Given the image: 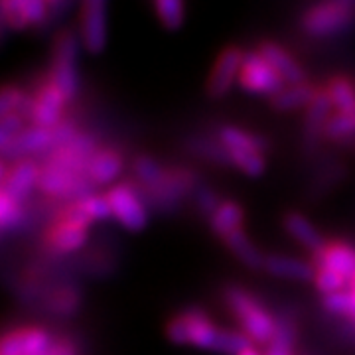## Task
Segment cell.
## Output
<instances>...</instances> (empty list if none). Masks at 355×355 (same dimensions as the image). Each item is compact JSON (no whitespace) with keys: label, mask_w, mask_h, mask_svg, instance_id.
Wrapping results in <instances>:
<instances>
[{"label":"cell","mask_w":355,"mask_h":355,"mask_svg":"<svg viewBox=\"0 0 355 355\" xmlns=\"http://www.w3.org/2000/svg\"><path fill=\"white\" fill-rule=\"evenodd\" d=\"M225 302L231 308V312L235 314V318L241 322L243 331L253 342L270 343L275 330H277V322L268 316V312L249 292L237 288V286H229L225 291Z\"/></svg>","instance_id":"cell-1"},{"label":"cell","mask_w":355,"mask_h":355,"mask_svg":"<svg viewBox=\"0 0 355 355\" xmlns=\"http://www.w3.org/2000/svg\"><path fill=\"white\" fill-rule=\"evenodd\" d=\"M322 304H324V308H326L328 312H331V314L349 316V288L343 292H336V294L324 296Z\"/></svg>","instance_id":"cell-41"},{"label":"cell","mask_w":355,"mask_h":355,"mask_svg":"<svg viewBox=\"0 0 355 355\" xmlns=\"http://www.w3.org/2000/svg\"><path fill=\"white\" fill-rule=\"evenodd\" d=\"M38 188L51 198H64L77 202L91 196L93 182L89 180V176H79L60 166L44 164L40 168Z\"/></svg>","instance_id":"cell-4"},{"label":"cell","mask_w":355,"mask_h":355,"mask_svg":"<svg viewBox=\"0 0 355 355\" xmlns=\"http://www.w3.org/2000/svg\"><path fill=\"white\" fill-rule=\"evenodd\" d=\"M219 142L227 148L229 153L235 150H253L263 153L268 148V140L261 135H251L237 127H223L219 130Z\"/></svg>","instance_id":"cell-22"},{"label":"cell","mask_w":355,"mask_h":355,"mask_svg":"<svg viewBox=\"0 0 355 355\" xmlns=\"http://www.w3.org/2000/svg\"><path fill=\"white\" fill-rule=\"evenodd\" d=\"M243 53L237 46H227L217 55L216 65L207 79V93L211 97H223L233 87L237 73H241Z\"/></svg>","instance_id":"cell-10"},{"label":"cell","mask_w":355,"mask_h":355,"mask_svg":"<svg viewBox=\"0 0 355 355\" xmlns=\"http://www.w3.org/2000/svg\"><path fill=\"white\" fill-rule=\"evenodd\" d=\"M193 186V178L188 170H166L164 178L154 186L146 188V200L154 207H168L182 200Z\"/></svg>","instance_id":"cell-11"},{"label":"cell","mask_w":355,"mask_h":355,"mask_svg":"<svg viewBox=\"0 0 355 355\" xmlns=\"http://www.w3.org/2000/svg\"><path fill=\"white\" fill-rule=\"evenodd\" d=\"M294 354V328L286 320L277 322V330L275 336L268 343V352L266 355H292Z\"/></svg>","instance_id":"cell-28"},{"label":"cell","mask_w":355,"mask_h":355,"mask_svg":"<svg viewBox=\"0 0 355 355\" xmlns=\"http://www.w3.org/2000/svg\"><path fill=\"white\" fill-rule=\"evenodd\" d=\"M314 97H316V89L308 83H300V85L284 87L275 97H270V103L277 111H292V109L308 107Z\"/></svg>","instance_id":"cell-24"},{"label":"cell","mask_w":355,"mask_h":355,"mask_svg":"<svg viewBox=\"0 0 355 355\" xmlns=\"http://www.w3.org/2000/svg\"><path fill=\"white\" fill-rule=\"evenodd\" d=\"M50 355H77V349L73 342H69L65 338H60V340H53Z\"/></svg>","instance_id":"cell-46"},{"label":"cell","mask_w":355,"mask_h":355,"mask_svg":"<svg viewBox=\"0 0 355 355\" xmlns=\"http://www.w3.org/2000/svg\"><path fill=\"white\" fill-rule=\"evenodd\" d=\"M24 93L14 85H6V87L0 91V116H6V114L16 113L20 103L24 101Z\"/></svg>","instance_id":"cell-39"},{"label":"cell","mask_w":355,"mask_h":355,"mask_svg":"<svg viewBox=\"0 0 355 355\" xmlns=\"http://www.w3.org/2000/svg\"><path fill=\"white\" fill-rule=\"evenodd\" d=\"M331 109H334V103H331L330 93L326 89L316 91V97L312 99L306 111L304 140L308 146H312L318 140V135L324 132V127L331 116Z\"/></svg>","instance_id":"cell-16"},{"label":"cell","mask_w":355,"mask_h":355,"mask_svg":"<svg viewBox=\"0 0 355 355\" xmlns=\"http://www.w3.org/2000/svg\"><path fill=\"white\" fill-rule=\"evenodd\" d=\"M355 2L352 0H331L310 6L302 16V28L314 36H330L342 32L354 22Z\"/></svg>","instance_id":"cell-2"},{"label":"cell","mask_w":355,"mask_h":355,"mask_svg":"<svg viewBox=\"0 0 355 355\" xmlns=\"http://www.w3.org/2000/svg\"><path fill=\"white\" fill-rule=\"evenodd\" d=\"M284 227L288 229V233L296 241L302 243L306 249H310L314 254L324 251V247H326L324 237L302 214H288L284 217Z\"/></svg>","instance_id":"cell-20"},{"label":"cell","mask_w":355,"mask_h":355,"mask_svg":"<svg viewBox=\"0 0 355 355\" xmlns=\"http://www.w3.org/2000/svg\"><path fill=\"white\" fill-rule=\"evenodd\" d=\"M259 53L265 58L266 64L270 65L286 83H291V85L306 83L304 69L300 67V64H296V60L284 48H280L279 44H275V42H261Z\"/></svg>","instance_id":"cell-14"},{"label":"cell","mask_w":355,"mask_h":355,"mask_svg":"<svg viewBox=\"0 0 355 355\" xmlns=\"http://www.w3.org/2000/svg\"><path fill=\"white\" fill-rule=\"evenodd\" d=\"M166 336L172 343H180V345L190 343V324H188V318L184 316V312L168 322Z\"/></svg>","instance_id":"cell-38"},{"label":"cell","mask_w":355,"mask_h":355,"mask_svg":"<svg viewBox=\"0 0 355 355\" xmlns=\"http://www.w3.org/2000/svg\"><path fill=\"white\" fill-rule=\"evenodd\" d=\"M83 207L87 209V214L91 216L93 221H105V219H111L113 216V207L109 203L107 196H97V193H91L87 198L81 200Z\"/></svg>","instance_id":"cell-34"},{"label":"cell","mask_w":355,"mask_h":355,"mask_svg":"<svg viewBox=\"0 0 355 355\" xmlns=\"http://www.w3.org/2000/svg\"><path fill=\"white\" fill-rule=\"evenodd\" d=\"M81 42L89 53H99L107 42V2L85 0L81 4Z\"/></svg>","instance_id":"cell-7"},{"label":"cell","mask_w":355,"mask_h":355,"mask_svg":"<svg viewBox=\"0 0 355 355\" xmlns=\"http://www.w3.org/2000/svg\"><path fill=\"white\" fill-rule=\"evenodd\" d=\"M77 135V128L73 127V123L71 121H62L58 127L51 128V150H55V148H62L65 144H69L71 140L76 139Z\"/></svg>","instance_id":"cell-43"},{"label":"cell","mask_w":355,"mask_h":355,"mask_svg":"<svg viewBox=\"0 0 355 355\" xmlns=\"http://www.w3.org/2000/svg\"><path fill=\"white\" fill-rule=\"evenodd\" d=\"M123 170V158L113 148H99L91 156L87 176L93 184H111Z\"/></svg>","instance_id":"cell-17"},{"label":"cell","mask_w":355,"mask_h":355,"mask_svg":"<svg viewBox=\"0 0 355 355\" xmlns=\"http://www.w3.org/2000/svg\"><path fill=\"white\" fill-rule=\"evenodd\" d=\"M355 132V114L347 113H334L328 119L326 127H324V135L330 139H343Z\"/></svg>","instance_id":"cell-32"},{"label":"cell","mask_w":355,"mask_h":355,"mask_svg":"<svg viewBox=\"0 0 355 355\" xmlns=\"http://www.w3.org/2000/svg\"><path fill=\"white\" fill-rule=\"evenodd\" d=\"M51 128H42L32 125V127H26L22 132H18L14 139L8 142L0 144V153L4 162L8 160H24L28 154L34 153H50L51 150Z\"/></svg>","instance_id":"cell-8"},{"label":"cell","mask_w":355,"mask_h":355,"mask_svg":"<svg viewBox=\"0 0 355 355\" xmlns=\"http://www.w3.org/2000/svg\"><path fill=\"white\" fill-rule=\"evenodd\" d=\"M249 347H253V340L245 331L221 330L214 352H221V354L227 355H239L245 349H249Z\"/></svg>","instance_id":"cell-27"},{"label":"cell","mask_w":355,"mask_h":355,"mask_svg":"<svg viewBox=\"0 0 355 355\" xmlns=\"http://www.w3.org/2000/svg\"><path fill=\"white\" fill-rule=\"evenodd\" d=\"M22 219V207L20 203L14 202L12 198H8L6 193L0 191V227L12 229L16 227V223Z\"/></svg>","instance_id":"cell-35"},{"label":"cell","mask_w":355,"mask_h":355,"mask_svg":"<svg viewBox=\"0 0 355 355\" xmlns=\"http://www.w3.org/2000/svg\"><path fill=\"white\" fill-rule=\"evenodd\" d=\"M77 51H79V38L76 32L71 30L62 32L55 40V48H53L50 81L62 91L65 101L73 99L77 95Z\"/></svg>","instance_id":"cell-3"},{"label":"cell","mask_w":355,"mask_h":355,"mask_svg":"<svg viewBox=\"0 0 355 355\" xmlns=\"http://www.w3.org/2000/svg\"><path fill=\"white\" fill-rule=\"evenodd\" d=\"M243 209L239 203L235 202H221L217 211L209 217V227L219 237H227L233 231L241 229Z\"/></svg>","instance_id":"cell-23"},{"label":"cell","mask_w":355,"mask_h":355,"mask_svg":"<svg viewBox=\"0 0 355 355\" xmlns=\"http://www.w3.org/2000/svg\"><path fill=\"white\" fill-rule=\"evenodd\" d=\"M314 280H316L318 291L322 292L324 296L336 294V292H343L345 291V286L349 288V282L343 279L342 275L334 272L330 268H318L316 279Z\"/></svg>","instance_id":"cell-33"},{"label":"cell","mask_w":355,"mask_h":355,"mask_svg":"<svg viewBox=\"0 0 355 355\" xmlns=\"http://www.w3.org/2000/svg\"><path fill=\"white\" fill-rule=\"evenodd\" d=\"M318 268H330L342 275L347 282L355 279V249L345 243L326 245L322 253L316 254Z\"/></svg>","instance_id":"cell-15"},{"label":"cell","mask_w":355,"mask_h":355,"mask_svg":"<svg viewBox=\"0 0 355 355\" xmlns=\"http://www.w3.org/2000/svg\"><path fill=\"white\" fill-rule=\"evenodd\" d=\"M265 268L275 275V277H282V279H294V280H312L316 279L318 268L306 261H298L292 257H266Z\"/></svg>","instance_id":"cell-18"},{"label":"cell","mask_w":355,"mask_h":355,"mask_svg":"<svg viewBox=\"0 0 355 355\" xmlns=\"http://www.w3.org/2000/svg\"><path fill=\"white\" fill-rule=\"evenodd\" d=\"M349 291H355V279L349 282Z\"/></svg>","instance_id":"cell-48"},{"label":"cell","mask_w":355,"mask_h":355,"mask_svg":"<svg viewBox=\"0 0 355 355\" xmlns=\"http://www.w3.org/2000/svg\"><path fill=\"white\" fill-rule=\"evenodd\" d=\"M154 10L158 14L160 22L168 30H178L184 22V4L180 0H156L154 2Z\"/></svg>","instance_id":"cell-29"},{"label":"cell","mask_w":355,"mask_h":355,"mask_svg":"<svg viewBox=\"0 0 355 355\" xmlns=\"http://www.w3.org/2000/svg\"><path fill=\"white\" fill-rule=\"evenodd\" d=\"M223 241L235 253V257H239L243 265H247L249 268H263L265 266V257L261 254V251L254 247L253 243L249 241V237L243 229L233 231Z\"/></svg>","instance_id":"cell-25"},{"label":"cell","mask_w":355,"mask_h":355,"mask_svg":"<svg viewBox=\"0 0 355 355\" xmlns=\"http://www.w3.org/2000/svg\"><path fill=\"white\" fill-rule=\"evenodd\" d=\"M231 154V164L237 166L247 176H261L265 170V158L261 153L253 150H235Z\"/></svg>","instance_id":"cell-31"},{"label":"cell","mask_w":355,"mask_h":355,"mask_svg":"<svg viewBox=\"0 0 355 355\" xmlns=\"http://www.w3.org/2000/svg\"><path fill=\"white\" fill-rule=\"evenodd\" d=\"M48 355H50V354H48Z\"/></svg>","instance_id":"cell-49"},{"label":"cell","mask_w":355,"mask_h":355,"mask_svg":"<svg viewBox=\"0 0 355 355\" xmlns=\"http://www.w3.org/2000/svg\"><path fill=\"white\" fill-rule=\"evenodd\" d=\"M53 340L42 328H20L8 331L0 342V355H48Z\"/></svg>","instance_id":"cell-9"},{"label":"cell","mask_w":355,"mask_h":355,"mask_svg":"<svg viewBox=\"0 0 355 355\" xmlns=\"http://www.w3.org/2000/svg\"><path fill=\"white\" fill-rule=\"evenodd\" d=\"M239 355H261V354H259V352H257L254 347H249V349H245V352H243V354H239Z\"/></svg>","instance_id":"cell-47"},{"label":"cell","mask_w":355,"mask_h":355,"mask_svg":"<svg viewBox=\"0 0 355 355\" xmlns=\"http://www.w3.org/2000/svg\"><path fill=\"white\" fill-rule=\"evenodd\" d=\"M219 205H221V202L216 196V191L207 190V188L198 191V207H200V211H202L203 216L211 217L217 211Z\"/></svg>","instance_id":"cell-45"},{"label":"cell","mask_w":355,"mask_h":355,"mask_svg":"<svg viewBox=\"0 0 355 355\" xmlns=\"http://www.w3.org/2000/svg\"><path fill=\"white\" fill-rule=\"evenodd\" d=\"M60 221H62V223H69V225H76V227L87 229L89 223H91L93 219H91V216L87 214V209L83 207L81 200H77V202H71L65 207L64 214L60 217Z\"/></svg>","instance_id":"cell-37"},{"label":"cell","mask_w":355,"mask_h":355,"mask_svg":"<svg viewBox=\"0 0 355 355\" xmlns=\"http://www.w3.org/2000/svg\"><path fill=\"white\" fill-rule=\"evenodd\" d=\"M132 170H135L137 178L146 188H154L166 174L164 168L158 164L156 160H153L150 156H137V160L132 164Z\"/></svg>","instance_id":"cell-30"},{"label":"cell","mask_w":355,"mask_h":355,"mask_svg":"<svg viewBox=\"0 0 355 355\" xmlns=\"http://www.w3.org/2000/svg\"><path fill=\"white\" fill-rule=\"evenodd\" d=\"M239 83L249 93H261L275 97L284 89V79L266 64V60L257 51H245L243 53V67L239 73Z\"/></svg>","instance_id":"cell-5"},{"label":"cell","mask_w":355,"mask_h":355,"mask_svg":"<svg viewBox=\"0 0 355 355\" xmlns=\"http://www.w3.org/2000/svg\"><path fill=\"white\" fill-rule=\"evenodd\" d=\"M107 198L113 207V216L123 227L140 231L146 225V207L140 202L137 191L132 190V186H127V184L114 186L109 190Z\"/></svg>","instance_id":"cell-6"},{"label":"cell","mask_w":355,"mask_h":355,"mask_svg":"<svg viewBox=\"0 0 355 355\" xmlns=\"http://www.w3.org/2000/svg\"><path fill=\"white\" fill-rule=\"evenodd\" d=\"M34 101L36 105H34V114H32V125L42 128H53L62 123L65 97L51 81H46L40 85Z\"/></svg>","instance_id":"cell-12"},{"label":"cell","mask_w":355,"mask_h":355,"mask_svg":"<svg viewBox=\"0 0 355 355\" xmlns=\"http://www.w3.org/2000/svg\"><path fill=\"white\" fill-rule=\"evenodd\" d=\"M85 241H87V229L76 227L62 221H58L48 233V245L58 253L77 251Z\"/></svg>","instance_id":"cell-21"},{"label":"cell","mask_w":355,"mask_h":355,"mask_svg":"<svg viewBox=\"0 0 355 355\" xmlns=\"http://www.w3.org/2000/svg\"><path fill=\"white\" fill-rule=\"evenodd\" d=\"M326 91L330 93L331 103H334V107H336L338 113L355 114V89L349 83V79H345V77H334L330 83H328Z\"/></svg>","instance_id":"cell-26"},{"label":"cell","mask_w":355,"mask_h":355,"mask_svg":"<svg viewBox=\"0 0 355 355\" xmlns=\"http://www.w3.org/2000/svg\"><path fill=\"white\" fill-rule=\"evenodd\" d=\"M77 308V294L73 291H62L55 294L51 310L58 314H71Z\"/></svg>","instance_id":"cell-44"},{"label":"cell","mask_w":355,"mask_h":355,"mask_svg":"<svg viewBox=\"0 0 355 355\" xmlns=\"http://www.w3.org/2000/svg\"><path fill=\"white\" fill-rule=\"evenodd\" d=\"M0 12H2V20L14 30H22L28 26L24 10H22V0H4L0 4Z\"/></svg>","instance_id":"cell-36"},{"label":"cell","mask_w":355,"mask_h":355,"mask_svg":"<svg viewBox=\"0 0 355 355\" xmlns=\"http://www.w3.org/2000/svg\"><path fill=\"white\" fill-rule=\"evenodd\" d=\"M40 180V168L32 160H20L14 162L10 170H6V176L2 178V188L0 191L6 193L8 198H12L14 202H24L30 196L32 188L38 184Z\"/></svg>","instance_id":"cell-13"},{"label":"cell","mask_w":355,"mask_h":355,"mask_svg":"<svg viewBox=\"0 0 355 355\" xmlns=\"http://www.w3.org/2000/svg\"><path fill=\"white\" fill-rule=\"evenodd\" d=\"M24 130V119L20 114L10 113L6 116L0 119V144L8 142L10 139H14L18 132Z\"/></svg>","instance_id":"cell-42"},{"label":"cell","mask_w":355,"mask_h":355,"mask_svg":"<svg viewBox=\"0 0 355 355\" xmlns=\"http://www.w3.org/2000/svg\"><path fill=\"white\" fill-rule=\"evenodd\" d=\"M22 10L28 24H44L48 20L50 6L44 0H22Z\"/></svg>","instance_id":"cell-40"},{"label":"cell","mask_w":355,"mask_h":355,"mask_svg":"<svg viewBox=\"0 0 355 355\" xmlns=\"http://www.w3.org/2000/svg\"><path fill=\"white\" fill-rule=\"evenodd\" d=\"M184 316L188 318V324H190V343L202 349H214L221 330L214 326L211 320L198 308H188Z\"/></svg>","instance_id":"cell-19"}]
</instances>
